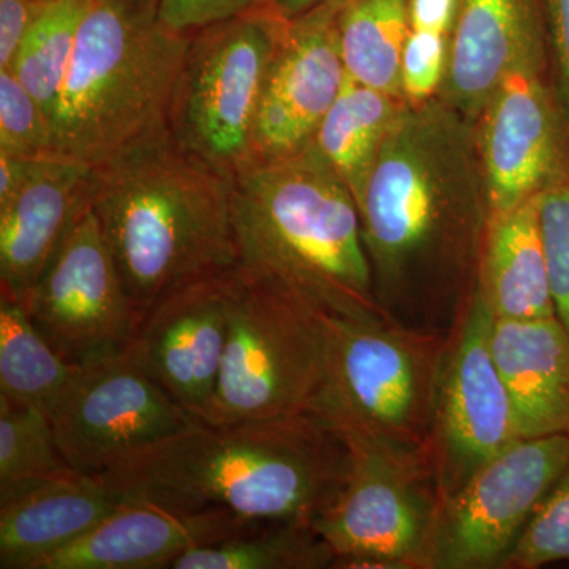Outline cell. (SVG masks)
<instances>
[{
  "label": "cell",
  "mask_w": 569,
  "mask_h": 569,
  "mask_svg": "<svg viewBox=\"0 0 569 569\" xmlns=\"http://www.w3.org/2000/svg\"><path fill=\"white\" fill-rule=\"evenodd\" d=\"M559 561H569V459L503 569H538Z\"/></svg>",
  "instance_id": "obj_29"
},
{
  "label": "cell",
  "mask_w": 569,
  "mask_h": 569,
  "mask_svg": "<svg viewBox=\"0 0 569 569\" xmlns=\"http://www.w3.org/2000/svg\"><path fill=\"white\" fill-rule=\"evenodd\" d=\"M326 419L348 449L342 486L312 523L335 553L332 568L426 569L441 505L426 447H403Z\"/></svg>",
  "instance_id": "obj_7"
},
{
  "label": "cell",
  "mask_w": 569,
  "mask_h": 569,
  "mask_svg": "<svg viewBox=\"0 0 569 569\" xmlns=\"http://www.w3.org/2000/svg\"><path fill=\"white\" fill-rule=\"evenodd\" d=\"M546 51L542 43L520 56L475 122L490 220L537 197L569 160V130L546 78Z\"/></svg>",
  "instance_id": "obj_14"
},
{
  "label": "cell",
  "mask_w": 569,
  "mask_h": 569,
  "mask_svg": "<svg viewBox=\"0 0 569 569\" xmlns=\"http://www.w3.org/2000/svg\"><path fill=\"white\" fill-rule=\"evenodd\" d=\"M358 211L385 316L449 335L477 288L490 222L475 123L440 97L406 103Z\"/></svg>",
  "instance_id": "obj_1"
},
{
  "label": "cell",
  "mask_w": 569,
  "mask_h": 569,
  "mask_svg": "<svg viewBox=\"0 0 569 569\" xmlns=\"http://www.w3.org/2000/svg\"><path fill=\"white\" fill-rule=\"evenodd\" d=\"M490 350L520 438L569 436V331L559 318H493Z\"/></svg>",
  "instance_id": "obj_21"
},
{
  "label": "cell",
  "mask_w": 569,
  "mask_h": 569,
  "mask_svg": "<svg viewBox=\"0 0 569 569\" xmlns=\"http://www.w3.org/2000/svg\"><path fill=\"white\" fill-rule=\"evenodd\" d=\"M160 0H91L52 116L58 156L100 167L168 132L192 32L168 28Z\"/></svg>",
  "instance_id": "obj_5"
},
{
  "label": "cell",
  "mask_w": 569,
  "mask_h": 569,
  "mask_svg": "<svg viewBox=\"0 0 569 569\" xmlns=\"http://www.w3.org/2000/svg\"><path fill=\"white\" fill-rule=\"evenodd\" d=\"M342 2L284 22L254 119L253 163L287 159L316 140L347 77L337 32Z\"/></svg>",
  "instance_id": "obj_15"
},
{
  "label": "cell",
  "mask_w": 569,
  "mask_h": 569,
  "mask_svg": "<svg viewBox=\"0 0 569 569\" xmlns=\"http://www.w3.org/2000/svg\"><path fill=\"white\" fill-rule=\"evenodd\" d=\"M0 152L26 157L54 153L47 112L10 70H0Z\"/></svg>",
  "instance_id": "obj_31"
},
{
  "label": "cell",
  "mask_w": 569,
  "mask_h": 569,
  "mask_svg": "<svg viewBox=\"0 0 569 569\" xmlns=\"http://www.w3.org/2000/svg\"><path fill=\"white\" fill-rule=\"evenodd\" d=\"M328 348V313L236 266L222 370L198 421L230 425L316 410Z\"/></svg>",
  "instance_id": "obj_6"
},
{
  "label": "cell",
  "mask_w": 569,
  "mask_h": 569,
  "mask_svg": "<svg viewBox=\"0 0 569 569\" xmlns=\"http://www.w3.org/2000/svg\"><path fill=\"white\" fill-rule=\"evenodd\" d=\"M337 32L347 73L403 100L400 63L411 32L410 0H343Z\"/></svg>",
  "instance_id": "obj_25"
},
{
  "label": "cell",
  "mask_w": 569,
  "mask_h": 569,
  "mask_svg": "<svg viewBox=\"0 0 569 569\" xmlns=\"http://www.w3.org/2000/svg\"><path fill=\"white\" fill-rule=\"evenodd\" d=\"M335 553L306 523H257L242 533L182 553L173 569H321Z\"/></svg>",
  "instance_id": "obj_26"
},
{
  "label": "cell",
  "mask_w": 569,
  "mask_h": 569,
  "mask_svg": "<svg viewBox=\"0 0 569 569\" xmlns=\"http://www.w3.org/2000/svg\"><path fill=\"white\" fill-rule=\"evenodd\" d=\"M548 43L538 0H460L440 99L477 122L520 56Z\"/></svg>",
  "instance_id": "obj_19"
},
{
  "label": "cell",
  "mask_w": 569,
  "mask_h": 569,
  "mask_svg": "<svg viewBox=\"0 0 569 569\" xmlns=\"http://www.w3.org/2000/svg\"><path fill=\"white\" fill-rule=\"evenodd\" d=\"M538 217L557 318L569 331V160L538 193Z\"/></svg>",
  "instance_id": "obj_30"
},
{
  "label": "cell",
  "mask_w": 569,
  "mask_h": 569,
  "mask_svg": "<svg viewBox=\"0 0 569 569\" xmlns=\"http://www.w3.org/2000/svg\"><path fill=\"white\" fill-rule=\"evenodd\" d=\"M71 470L51 418L40 408L0 397V500Z\"/></svg>",
  "instance_id": "obj_28"
},
{
  "label": "cell",
  "mask_w": 569,
  "mask_h": 569,
  "mask_svg": "<svg viewBox=\"0 0 569 569\" xmlns=\"http://www.w3.org/2000/svg\"><path fill=\"white\" fill-rule=\"evenodd\" d=\"M449 52L451 36L411 29L400 63V86L407 104H422L440 96Z\"/></svg>",
  "instance_id": "obj_32"
},
{
  "label": "cell",
  "mask_w": 569,
  "mask_h": 569,
  "mask_svg": "<svg viewBox=\"0 0 569 569\" xmlns=\"http://www.w3.org/2000/svg\"><path fill=\"white\" fill-rule=\"evenodd\" d=\"M459 7L460 0H410L411 29L452 36Z\"/></svg>",
  "instance_id": "obj_36"
},
{
  "label": "cell",
  "mask_w": 569,
  "mask_h": 569,
  "mask_svg": "<svg viewBox=\"0 0 569 569\" xmlns=\"http://www.w3.org/2000/svg\"><path fill=\"white\" fill-rule=\"evenodd\" d=\"M50 0H0V70H9Z\"/></svg>",
  "instance_id": "obj_35"
},
{
  "label": "cell",
  "mask_w": 569,
  "mask_h": 569,
  "mask_svg": "<svg viewBox=\"0 0 569 569\" xmlns=\"http://www.w3.org/2000/svg\"><path fill=\"white\" fill-rule=\"evenodd\" d=\"M478 287L497 320L557 317L542 246L538 194L489 222Z\"/></svg>",
  "instance_id": "obj_22"
},
{
  "label": "cell",
  "mask_w": 569,
  "mask_h": 569,
  "mask_svg": "<svg viewBox=\"0 0 569 569\" xmlns=\"http://www.w3.org/2000/svg\"><path fill=\"white\" fill-rule=\"evenodd\" d=\"M247 523L223 509L187 511L126 497L89 533L41 560L36 569L171 568L182 553L242 533Z\"/></svg>",
  "instance_id": "obj_17"
},
{
  "label": "cell",
  "mask_w": 569,
  "mask_h": 569,
  "mask_svg": "<svg viewBox=\"0 0 569 569\" xmlns=\"http://www.w3.org/2000/svg\"><path fill=\"white\" fill-rule=\"evenodd\" d=\"M32 323L73 365L121 355L138 318L91 203L24 298Z\"/></svg>",
  "instance_id": "obj_12"
},
{
  "label": "cell",
  "mask_w": 569,
  "mask_h": 569,
  "mask_svg": "<svg viewBox=\"0 0 569 569\" xmlns=\"http://www.w3.org/2000/svg\"><path fill=\"white\" fill-rule=\"evenodd\" d=\"M553 67V89L569 130V0H541Z\"/></svg>",
  "instance_id": "obj_34"
},
{
  "label": "cell",
  "mask_w": 569,
  "mask_h": 569,
  "mask_svg": "<svg viewBox=\"0 0 569 569\" xmlns=\"http://www.w3.org/2000/svg\"><path fill=\"white\" fill-rule=\"evenodd\" d=\"M89 2L50 0L9 69L41 104L51 127Z\"/></svg>",
  "instance_id": "obj_27"
},
{
  "label": "cell",
  "mask_w": 569,
  "mask_h": 569,
  "mask_svg": "<svg viewBox=\"0 0 569 569\" xmlns=\"http://www.w3.org/2000/svg\"><path fill=\"white\" fill-rule=\"evenodd\" d=\"M284 22L269 3L190 36L168 110V134L227 178L253 163L254 119Z\"/></svg>",
  "instance_id": "obj_8"
},
{
  "label": "cell",
  "mask_w": 569,
  "mask_h": 569,
  "mask_svg": "<svg viewBox=\"0 0 569 569\" xmlns=\"http://www.w3.org/2000/svg\"><path fill=\"white\" fill-rule=\"evenodd\" d=\"M40 157L0 152V209L9 206L31 178Z\"/></svg>",
  "instance_id": "obj_37"
},
{
  "label": "cell",
  "mask_w": 569,
  "mask_h": 569,
  "mask_svg": "<svg viewBox=\"0 0 569 569\" xmlns=\"http://www.w3.org/2000/svg\"><path fill=\"white\" fill-rule=\"evenodd\" d=\"M233 269L164 295L138 321L126 353L192 417H203L222 370Z\"/></svg>",
  "instance_id": "obj_16"
},
{
  "label": "cell",
  "mask_w": 569,
  "mask_h": 569,
  "mask_svg": "<svg viewBox=\"0 0 569 569\" xmlns=\"http://www.w3.org/2000/svg\"><path fill=\"white\" fill-rule=\"evenodd\" d=\"M332 2H342V0H272L271 6L284 20H295L301 14Z\"/></svg>",
  "instance_id": "obj_38"
},
{
  "label": "cell",
  "mask_w": 569,
  "mask_h": 569,
  "mask_svg": "<svg viewBox=\"0 0 569 569\" xmlns=\"http://www.w3.org/2000/svg\"><path fill=\"white\" fill-rule=\"evenodd\" d=\"M123 497L100 475L71 470L0 500V568L36 569L89 533Z\"/></svg>",
  "instance_id": "obj_20"
},
{
  "label": "cell",
  "mask_w": 569,
  "mask_h": 569,
  "mask_svg": "<svg viewBox=\"0 0 569 569\" xmlns=\"http://www.w3.org/2000/svg\"><path fill=\"white\" fill-rule=\"evenodd\" d=\"M347 460L339 430L306 411L230 425L197 419L100 477L123 497L223 509L247 523L312 527L339 492Z\"/></svg>",
  "instance_id": "obj_2"
},
{
  "label": "cell",
  "mask_w": 569,
  "mask_h": 569,
  "mask_svg": "<svg viewBox=\"0 0 569 569\" xmlns=\"http://www.w3.org/2000/svg\"><path fill=\"white\" fill-rule=\"evenodd\" d=\"M238 266L342 318H387L378 306L350 190L316 144L233 179Z\"/></svg>",
  "instance_id": "obj_4"
},
{
  "label": "cell",
  "mask_w": 569,
  "mask_h": 569,
  "mask_svg": "<svg viewBox=\"0 0 569 569\" xmlns=\"http://www.w3.org/2000/svg\"><path fill=\"white\" fill-rule=\"evenodd\" d=\"M51 421L67 463L103 475L197 418L121 353L82 366Z\"/></svg>",
  "instance_id": "obj_13"
},
{
  "label": "cell",
  "mask_w": 569,
  "mask_h": 569,
  "mask_svg": "<svg viewBox=\"0 0 569 569\" xmlns=\"http://www.w3.org/2000/svg\"><path fill=\"white\" fill-rule=\"evenodd\" d=\"M233 179L157 134L93 167L91 206L138 321L183 284L238 266Z\"/></svg>",
  "instance_id": "obj_3"
},
{
  "label": "cell",
  "mask_w": 569,
  "mask_h": 569,
  "mask_svg": "<svg viewBox=\"0 0 569 569\" xmlns=\"http://www.w3.org/2000/svg\"><path fill=\"white\" fill-rule=\"evenodd\" d=\"M272 0H160V20L178 32H193L216 22L269 6Z\"/></svg>",
  "instance_id": "obj_33"
},
{
  "label": "cell",
  "mask_w": 569,
  "mask_h": 569,
  "mask_svg": "<svg viewBox=\"0 0 569 569\" xmlns=\"http://www.w3.org/2000/svg\"><path fill=\"white\" fill-rule=\"evenodd\" d=\"M569 459V436L520 438L438 509L426 569H503Z\"/></svg>",
  "instance_id": "obj_10"
},
{
  "label": "cell",
  "mask_w": 569,
  "mask_h": 569,
  "mask_svg": "<svg viewBox=\"0 0 569 569\" xmlns=\"http://www.w3.org/2000/svg\"><path fill=\"white\" fill-rule=\"evenodd\" d=\"M92 176V164L70 157L37 160L21 192L0 209V293L24 301L91 203Z\"/></svg>",
  "instance_id": "obj_18"
},
{
  "label": "cell",
  "mask_w": 569,
  "mask_h": 569,
  "mask_svg": "<svg viewBox=\"0 0 569 569\" xmlns=\"http://www.w3.org/2000/svg\"><path fill=\"white\" fill-rule=\"evenodd\" d=\"M81 369L44 339L22 299L0 293V397L51 418Z\"/></svg>",
  "instance_id": "obj_24"
},
{
  "label": "cell",
  "mask_w": 569,
  "mask_h": 569,
  "mask_svg": "<svg viewBox=\"0 0 569 569\" xmlns=\"http://www.w3.org/2000/svg\"><path fill=\"white\" fill-rule=\"evenodd\" d=\"M493 316L478 282L448 335L426 449L441 503L520 440L511 399L490 350Z\"/></svg>",
  "instance_id": "obj_11"
},
{
  "label": "cell",
  "mask_w": 569,
  "mask_h": 569,
  "mask_svg": "<svg viewBox=\"0 0 569 569\" xmlns=\"http://www.w3.org/2000/svg\"><path fill=\"white\" fill-rule=\"evenodd\" d=\"M328 376L316 413L426 447L448 335L389 318L328 316Z\"/></svg>",
  "instance_id": "obj_9"
},
{
  "label": "cell",
  "mask_w": 569,
  "mask_h": 569,
  "mask_svg": "<svg viewBox=\"0 0 569 569\" xmlns=\"http://www.w3.org/2000/svg\"><path fill=\"white\" fill-rule=\"evenodd\" d=\"M406 107L399 97L369 88L347 73L313 144L361 204L396 119Z\"/></svg>",
  "instance_id": "obj_23"
}]
</instances>
